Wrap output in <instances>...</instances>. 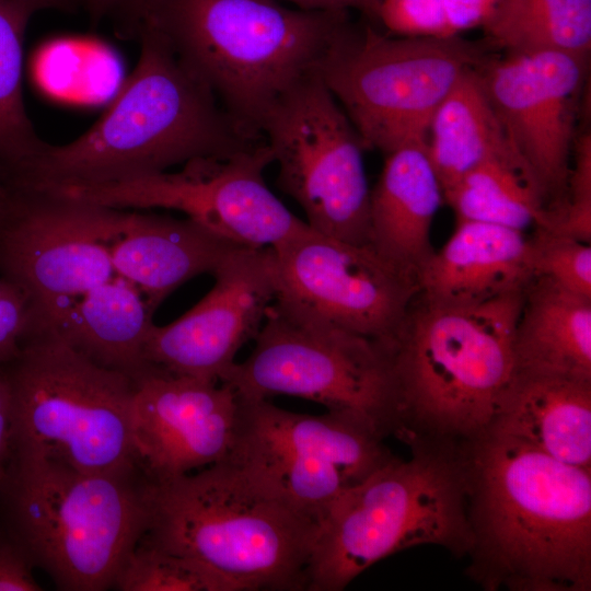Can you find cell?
Listing matches in <instances>:
<instances>
[{
  "label": "cell",
  "instance_id": "1",
  "mask_svg": "<svg viewBox=\"0 0 591 591\" xmlns=\"http://www.w3.org/2000/svg\"><path fill=\"white\" fill-rule=\"evenodd\" d=\"M472 546L486 590H591V471L489 431L462 441Z\"/></svg>",
  "mask_w": 591,
  "mask_h": 591
},
{
  "label": "cell",
  "instance_id": "2",
  "mask_svg": "<svg viewBox=\"0 0 591 591\" xmlns=\"http://www.w3.org/2000/svg\"><path fill=\"white\" fill-rule=\"evenodd\" d=\"M137 65L100 119L65 144L45 142L0 185L68 188L169 171L190 160L227 157L265 139L248 135L165 36L146 22Z\"/></svg>",
  "mask_w": 591,
  "mask_h": 591
},
{
  "label": "cell",
  "instance_id": "3",
  "mask_svg": "<svg viewBox=\"0 0 591 591\" xmlns=\"http://www.w3.org/2000/svg\"><path fill=\"white\" fill-rule=\"evenodd\" d=\"M318 522L225 457L149 484L141 541L210 569L232 591H308Z\"/></svg>",
  "mask_w": 591,
  "mask_h": 591
},
{
  "label": "cell",
  "instance_id": "4",
  "mask_svg": "<svg viewBox=\"0 0 591 591\" xmlns=\"http://www.w3.org/2000/svg\"><path fill=\"white\" fill-rule=\"evenodd\" d=\"M409 439L408 459L392 456L325 510L308 569V591H340L379 560L437 545L457 556L472 546L468 473L462 443Z\"/></svg>",
  "mask_w": 591,
  "mask_h": 591
},
{
  "label": "cell",
  "instance_id": "5",
  "mask_svg": "<svg viewBox=\"0 0 591 591\" xmlns=\"http://www.w3.org/2000/svg\"><path fill=\"white\" fill-rule=\"evenodd\" d=\"M251 136L293 85L320 71L347 11L278 0H160L147 20Z\"/></svg>",
  "mask_w": 591,
  "mask_h": 591
},
{
  "label": "cell",
  "instance_id": "6",
  "mask_svg": "<svg viewBox=\"0 0 591 591\" xmlns=\"http://www.w3.org/2000/svg\"><path fill=\"white\" fill-rule=\"evenodd\" d=\"M143 471L89 473L14 454L0 484L3 529L59 590L113 588L149 522Z\"/></svg>",
  "mask_w": 591,
  "mask_h": 591
},
{
  "label": "cell",
  "instance_id": "7",
  "mask_svg": "<svg viewBox=\"0 0 591 591\" xmlns=\"http://www.w3.org/2000/svg\"><path fill=\"white\" fill-rule=\"evenodd\" d=\"M524 291L474 304L413 301L391 355L402 430L470 440L490 426L515 372Z\"/></svg>",
  "mask_w": 591,
  "mask_h": 591
},
{
  "label": "cell",
  "instance_id": "8",
  "mask_svg": "<svg viewBox=\"0 0 591 591\" xmlns=\"http://www.w3.org/2000/svg\"><path fill=\"white\" fill-rule=\"evenodd\" d=\"M1 369L12 394L13 455L89 473L141 470L132 440L131 376L95 363L50 326L28 331L19 355Z\"/></svg>",
  "mask_w": 591,
  "mask_h": 591
},
{
  "label": "cell",
  "instance_id": "9",
  "mask_svg": "<svg viewBox=\"0 0 591 591\" xmlns=\"http://www.w3.org/2000/svg\"><path fill=\"white\" fill-rule=\"evenodd\" d=\"M480 48L459 36H401L350 21L321 74L366 149L384 154L427 141L431 118L464 72L484 66Z\"/></svg>",
  "mask_w": 591,
  "mask_h": 591
},
{
  "label": "cell",
  "instance_id": "10",
  "mask_svg": "<svg viewBox=\"0 0 591 591\" xmlns=\"http://www.w3.org/2000/svg\"><path fill=\"white\" fill-rule=\"evenodd\" d=\"M254 349L221 382L245 398L288 395L351 413L385 436L401 432L391 351L382 344L317 322L278 301L269 306Z\"/></svg>",
  "mask_w": 591,
  "mask_h": 591
},
{
  "label": "cell",
  "instance_id": "11",
  "mask_svg": "<svg viewBox=\"0 0 591 591\" xmlns=\"http://www.w3.org/2000/svg\"><path fill=\"white\" fill-rule=\"evenodd\" d=\"M130 215L54 189L0 185V278L26 296L31 327L53 325L116 276L109 246Z\"/></svg>",
  "mask_w": 591,
  "mask_h": 591
},
{
  "label": "cell",
  "instance_id": "12",
  "mask_svg": "<svg viewBox=\"0 0 591 591\" xmlns=\"http://www.w3.org/2000/svg\"><path fill=\"white\" fill-rule=\"evenodd\" d=\"M262 136L278 164L277 185L324 235L370 244V195L355 126L325 83L313 72L273 106Z\"/></svg>",
  "mask_w": 591,
  "mask_h": 591
},
{
  "label": "cell",
  "instance_id": "13",
  "mask_svg": "<svg viewBox=\"0 0 591 591\" xmlns=\"http://www.w3.org/2000/svg\"><path fill=\"white\" fill-rule=\"evenodd\" d=\"M385 437L374 424L351 413L300 414L268 398L239 395L234 441L227 457L318 522L341 493L393 456Z\"/></svg>",
  "mask_w": 591,
  "mask_h": 591
},
{
  "label": "cell",
  "instance_id": "14",
  "mask_svg": "<svg viewBox=\"0 0 591 591\" xmlns=\"http://www.w3.org/2000/svg\"><path fill=\"white\" fill-rule=\"evenodd\" d=\"M274 163L263 142L227 157L190 160L181 171L127 181L50 188L120 209L177 210L240 246L273 247L308 227L268 188L264 172Z\"/></svg>",
  "mask_w": 591,
  "mask_h": 591
},
{
  "label": "cell",
  "instance_id": "15",
  "mask_svg": "<svg viewBox=\"0 0 591 591\" xmlns=\"http://www.w3.org/2000/svg\"><path fill=\"white\" fill-rule=\"evenodd\" d=\"M271 248L276 301L391 351L419 293L417 278L385 260L370 244L337 240L309 224Z\"/></svg>",
  "mask_w": 591,
  "mask_h": 591
},
{
  "label": "cell",
  "instance_id": "16",
  "mask_svg": "<svg viewBox=\"0 0 591 591\" xmlns=\"http://www.w3.org/2000/svg\"><path fill=\"white\" fill-rule=\"evenodd\" d=\"M210 291L172 323L151 327L144 360L171 374L221 382L255 338L277 297L271 247H239L212 274Z\"/></svg>",
  "mask_w": 591,
  "mask_h": 591
},
{
  "label": "cell",
  "instance_id": "17",
  "mask_svg": "<svg viewBox=\"0 0 591 591\" xmlns=\"http://www.w3.org/2000/svg\"><path fill=\"white\" fill-rule=\"evenodd\" d=\"M586 61L559 51L507 53L480 68L508 138L543 199L567 188Z\"/></svg>",
  "mask_w": 591,
  "mask_h": 591
},
{
  "label": "cell",
  "instance_id": "18",
  "mask_svg": "<svg viewBox=\"0 0 591 591\" xmlns=\"http://www.w3.org/2000/svg\"><path fill=\"white\" fill-rule=\"evenodd\" d=\"M136 382L132 440L150 480L187 474L229 455L239 412L232 386L158 368Z\"/></svg>",
  "mask_w": 591,
  "mask_h": 591
},
{
  "label": "cell",
  "instance_id": "19",
  "mask_svg": "<svg viewBox=\"0 0 591 591\" xmlns=\"http://www.w3.org/2000/svg\"><path fill=\"white\" fill-rule=\"evenodd\" d=\"M536 277L531 239L494 223L457 220L418 274L419 296L448 304H474L522 291Z\"/></svg>",
  "mask_w": 591,
  "mask_h": 591
},
{
  "label": "cell",
  "instance_id": "20",
  "mask_svg": "<svg viewBox=\"0 0 591 591\" xmlns=\"http://www.w3.org/2000/svg\"><path fill=\"white\" fill-rule=\"evenodd\" d=\"M239 247L187 217L131 211L109 254L115 274L134 283L155 312L174 290L212 275Z\"/></svg>",
  "mask_w": 591,
  "mask_h": 591
},
{
  "label": "cell",
  "instance_id": "21",
  "mask_svg": "<svg viewBox=\"0 0 591 591\" xmlns=\"http://www.w3.org/2000/svg\"><path fill=\"white\" fill-rule=\"evenodd\" d=\"M426 141L385 153L370 195V245L385 260L418 278L433 254L431 228L443 200Z\"/></svg>",
  "mask_w": 591,
  "mask_h": 591
},
{
  "label": "cell",
  "instance_id": "22",
  "mask_svg": "<svg viewBox=\"0 0 591 591\" xmlns=\"http://www.w3.org/2000/svg\"><path fill=\"white\" fill-rule=\"evenodd\" d=\"M486 431L591 471V381L514 372Z\"/></svg>",
  "mask_w": 591,
  "mask_h": 591
},
{
  "label": "cell",
  "instance_id": "23",
  "mask_svg": "<svg viewBox=\"0 0 591 591\" xmlns=\"http://www.w3.org/2000/svg\"><path fill=\"white\" fill-rule=\"evenodd\" d=\"M153 314L139 289L116 275L84 293L50 327L95 363L137 381L157 369L143 358Z\"/></svg>",
  "mask_w": 591,
  "mask_h": 591
},
{
  "label": "cell",
  "instance_id": "24",
  "mask_svg": "<svg viewBox=\"0 0 591 591\" xmlns=\"http://www.w3.org/2000/svg\"><path fill=\"white\" fill-rule=\"evenodd\" d=\"M514 359L515 372L591 381V298L536 276L524 291Z\"/></svg>",
  "mask_w": 591,
  "mask_h": 591
},
{
  "label": "cell",
  "instance_id": "25",
  "mask_svg": "<svg viewBox=\"0 0 591 591\" xmlns=\"http://www.w3.org/2000/svg\"><path fill=\"white\" fill-rule=\"evenodd\" d=\"M482 67L462 74L437 107L428 128L427 152L443 192L489 161L506 162L530 174L489 99Z\"/></svg>",
  "mask_w": 591,
  "mask_h": 591
},
{
  "label": "cell",
  "instance_id": "26",
  "mask_svg": "<svg viewBox=\"0 0 591 591\" xmlns=\"http://www.w3.org/2000/svg\"><path fill=\"white\" fill-rule=\"evenodd\" d=\"M484 30L507 53L559 51L587 58L591 0H500Z\"/></svg>",
  "mask_w": 591,
  "mask_h": 591
},
{
  "label": "cell",
  "instance_id": "27",
  "mask_svg": "<svg viewBox=\"0 0 591 591\" xmlns=\"http://www.w3.org/2000/svg\"><path fill=\"white\" fill-rule=\"evenodd\" d=\"M457 220H472L525 232L531 225L547 229L551 209L532 176L500 161L486 162L443 192Z\"/></svg>",
  "mask_w": 591,
  "mask_h": 591
},
{
  "label": "cell",
  "instance_id": "28",
  "mask_svg": "<svg viewBox=\"0 0 591 591\" xmlns=\"http://www.w3.org/2000/svg\"><path fill=\"white\" fill-rule=\"evenodd\" d=\"M34 13L26 4L0 0V175L31 159L45 144L23 99L24 38Z\"/></svg>",
  "mask_w": 591,
  "mask_h": 591
},
{
  "label": "cell",
  "instance_id": "29",
  "mask_svg": "<svg viewBox=\"0 0 591 591\" xmlns=\"http://www.w3.org/2000/svg\"><path fill=\"white\" fill-rule=\"evenodd\" d=\"M113 588L119 591H232L202 565L143 541L127 556Z\"/></svg>",
  "mask_w": 591,
  "mask_h": 591
},
{
  "label": "cell",
  "instance_id": "30",
  "mask_svg": "<svg viewBox=\"0 0 591 591\" xmlns=\"http://www.w3.org/2000/svg\"><path fill=\"white\" fill-rule=\"evenodd\" d=\"M536 276H545L563 288L591 298L590 243L537 229L531 239Z\"/></svg>",
  "mask_w": 591,
  "mask_h": 591
},
{
  "label": "cell",
  "instance_id": "31",
  "mask_svg": "<svg viewBox=\"0 0 591 591\" xmlns=\"http://www.w3.org/2000/svg\"><path fill=\"white\" fill-rule=\"evenodd\" d=\"M569 199L552 210L546 231L581 242H591V137L583 135L575 146V162L569 171Z\"/></svg>",
  "mask_w": 591,
  "mask_h": 591
},
{
  "label": "cell",
  "instance_id": "32",
  "mask_svg": "<svg viewBox=\"0 0 591 591\" xmlns=\"http://www.w3.org/2000/svg\"><path fill=\"white\" fill-rule=\"evenodd\" d=\"M373 14L393 35L444 37L442 0H380Z\"/></svg>",
  "mask_w": 591,
  "mask_h": 591
},
{
  "label": "cell",
  "instance_id": "33",
  "mask_svg": "<svg viewBox=\"0 0 591 591\" xmlns=\"http://www.w3.org/2000/svg\"><path fill=\"white\" fill-rule=\"evenodd\" d=\"M160 0H82L92 24L107 22L115 34L125 39H137L142 25L151 16Z\"/></svg>",
  "mask_w": 591,
  "mask_h": 591
},
{
  "label": "cell",
  "instance_id": "34",
  "mask_svg": "<svg viewBox=\"0 0 591 591\" xmlns=\"http://www.w3.org/2000/svg\"><path fill=\"white\" fill-rule=\"evenodd\" d=\"M30 302L24 292L4 280L0 293V368L19 355L30 327Z\"/></svg>",
  "mask_w": 591,
  "mask_h": 591
},
{
  "label": "cell",
  "instance_id": "35",
  "mask_svg": "<svg viewBox=\"0 0 591 591\" xmlns=\"http://www.w3.org/2000/svg\"><path fill=\"white\" fill-rule=\"evenodd\" d=\"M33 564L22 547L0 528V591H40Z\"/></svg>",
  "mask_w": 591,
  "mask_h": 591
},
{
  "label": "cell",
  "instance_id": "36",
  "mask_svg": "<svg viewBox=\"0 0 591 591\" xmlns=\"http://www.w3.org/2000/svg\"><path fill=\"white\" fill-rule=\"evenodd\" d=\"M500 0H442L444 37L485 27L493 19Z\"/></svg>",
  "mask_w": 591,
  "mask_h": 591
},
{
  "label": "cell",
  "instance_id": "37",
  "mask_svg": "<svg viewBox=\"0 0 591 591\" xmlns=\"http://www.w3.org/2000/svg\"><path fill=\"white\" fill-rule=\"evenodd\" d=\"M13 405L10 384L0 369V484L13 457Z\"/></svg>",
  "mask_w": 591,
  "mask_h": 591
},
{
  "label": "cell",
  "instance_id": "38",
  "mask_svg": "<svg viewBox=\"0 0 591 591\" xmlns=\"http://www.w3.org/2000/svg\"><path fill=\"white\" fill-rule=\"evenodd\" d=\"M308 11H348L351 8L369 12V0H282Z\"/></svg>",
  "mask_w": 591,
  "mask_h": 591
},
{
  "label": "cell",
  "instance_id": "39",
  "mask_svg": "<svg viewBox=\"0 0 591 591\" xmlns=\"http://www.w3.org/2000/svg\"><path fill=\"white\" fill-rule=\"evenodd\" d=\"M28 5L35 12L40 10H57L61 12H73L80 5L82 0H13Z\"/></svg>",
  "mask_w": 591,
  "mask_h": 591
},
{
  "label": "cell",
  "instance_id": "40",
  "mask_svg": "<svg viewBox=\"0 0 591 591\" xmlns=\"http://www.w3.org/2000/svg\"><path fill=\"white\" fill-rule=\"evenodd\" d=\"M380 0H369V12L373 13Z\"/></svg>",
  "mask_w": 591,
  "mask_h": 591
},
{
  "label": "cell",
  "instance_id": "41",
  "mask_svg": "<svg viewBox=\"0 0 591 591\" xmlns=\"http://www.w3.org/2000/svg\"><path fill=\"white\" fill-rule=\"evenodd\" d=\"M3 287H4V280L2 278H0V293H1L2 289H3Z\"/></svg>",
  "mask_w": 591,
  "mask_h": 591
}]
</instances>
